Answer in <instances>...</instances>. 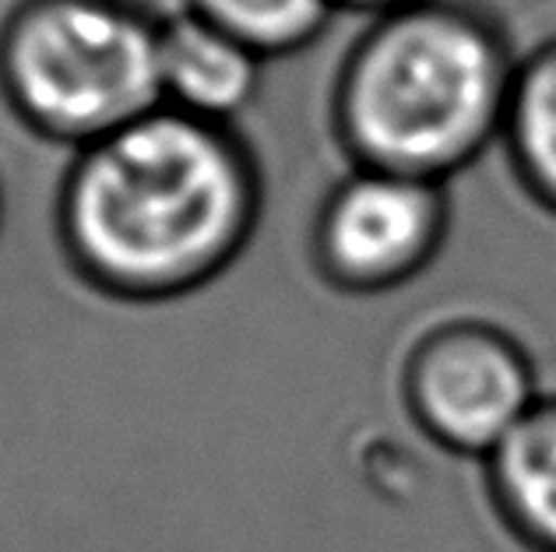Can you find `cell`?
<instances>
[{
  "label": "cell",
  "instance_id": "4",
  "mask_svg": "<svg viewBox=\"0 0 556 552\" xmlns=\"http://www.w3.org/2000/svg\"><path fill=\"white\" fill-rule=\"evenodd\" d=\"M444 226L433 180L353 166L325 194L311 229L317 274L342 293H380L422 268Z\"/></svg>",
  "mask_w": 556,
  "mask_h": 552
},
{
  "label": "cell",
  "instance_id": "10",
  "mask_svg": "<svg viewBox=\"0 0 556 552\" xmlns=\"http://www.w3.org/2000/svg\"><path fill=\"white\" fill-rule=\"evenodd\" d=\"M339 8H356V11H374V14H388V11H402L422 4V0H334Z\"/></svg>",
  "mask_w": 556,
  "mask_h": 552
},
{
  "label": "cell",
  "instance_id": "11",
  "mask_svg": "<svg viewBox=\"0 0 556 552\" xmlns=\"http://www.w3.org/2000/svg\"><path fill=\"white\" fill-rule=\"evenodd\" d=\"M0 226H4V187H0Z\"/></svg>",
  "mask_w": 556,
  "mask_h": 552
},
{
  "label": "cell",
  "instance_id": "9",
  "mask_svg": "<svg viewBox=\"0 0 556 552\" xmlns=\"http://www.w3.org/2000/svg\"><path fill=\"white\" fill-rule=\"evenodd\" d=\"M504 130L532 191L556 205V47L515 78Z\"/></svg>",
  "mask_w": 556,
  "mask_h": 552
},
{
  "label": "cell",
  "instance_id": "7",
  "mask_svg": "<svg viewBox=\"0 0 556 552\" xmlns=\"http://www.w3.org/2000/svg\"><path fill=\"white\" fill-rule=\"evenodd\" d=\"M490 486L507 531L529 552H556V405H535L493 450Z\"/></svg>",
  "mask_w": 556,
  "mask_h": 552
},
{
  "label": "cell",
  "instance_id": "2",
  "mask_svg": "<svg viewBox=\"0 0 556 552\" xmlns=\"http://www.w3.org/2000/svg\"><path fill=\"white\" fill-rule=\"evenodd\" d=\"M515 78L490 28L413 4L377 14L334 78L331 120L356 166L441 180L504 127Z\"/></svg>",
  "mask_w": 556,
  "mask_h": 552
},
{
  "label": "cell",
  "instance_id": "5",
  "mask_svg": "<svg viewBox=\"0 0 556 552\" xmlns=\"http://www.w3.org/2000/svg\"><path fill=\"white\" fill-rule=\"evenodd\" d=\"M408 401L422 429L462 454H493L535 409L515 345L476 328L422 342L408 367Z\"/></svg>",
  "mask_w": 556,
  "mask_h": 552
},
{
  "label": "cell",
  "instance_id": "6",
  "mask_svg": "<svg viewBox=\"0 0 556 552\" xmlns=\"http://www.w3.org/2000/svg\"><path fill=\"white\" fill-rule=\"evenodd\" d=\"M268 61L240 39L184 8L163 14L159 28V85L163 106L212 124L237 127L257 103Z\"/></svg>",
  "mask_w": 556,
  "mask_h": 552
},
{
  "label": "cell",
  "instance_id": "1",
  "mask_svg": "<svg viewBox=\"0 0 556 552\" xmlns=\"http://www.w3.org/2000/svg\"><path fill=\"white\" fill-rule=\"evenodd\" d=\"M265 180L237 127L159 106L71 155L56 246L89 293L155 307L208 288L251 246Z\"/></svg>",
  "mask_w": 556,
  "mask_h": 552
},
{
  "label": "cell",
  "instance_id": "8",
  "mask_svg": "<svg viewBox=\"0 0 556 552\" xmlns=\"http://www.w3.org/2000/svg\"><path fill=\"white\" fill-rule=\"evenodd\" d=\"M180 8L240 39L268 64L314 47L339 11L334 0H180Z\"/></svg>",
  "mask_w": 556,
  "mask_h": 552
},
{
  "label": "cell",
  "instance_id": "3",
  "mask_svg": "<svg viewBox=\"0 0 556 552\" xmlns=\"http://www.w3.org/2000/svg\"><path fill=\"white\" fill-rule=\"evenodd\" d=\"M159 28L138 0H18L0 18V103L36 141L89 149L163 106Z\"/></svg>",
  "mask_w": 556,
  "mask_h": 552
}]
</instances>
